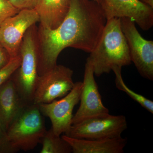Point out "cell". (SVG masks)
I'll list each match as a JSON object with an SVG mask.
<instances>
[{"label": "cell", "mask_w": 153, "mask_h": 153, "mask_svg": "<svg viewBox=\"0 0 153 153\" xmlns=\"http://www.w3.org/2000/svg\"><path fill=\"white\" fill-rule=\"evenodd\" d=\"M127 128V122L124 116L107 113L89 117L72 125L64 134L82 139H107L121 137Z\"/></svg>", "instance_id": "5b68a950"}, {"label": "cell", "mask_w": 153, "mask_h": 153, "mask_svg": "<svg viewBox=\"0 0 153 153\" xmlns=\"http://www.w3.org/2000/svg\"><path fill=\"white\" fill-rule=\"evenodd\" d=\"M73 74V71L70 68L57 65L39 76L33 103H49L65 96L74 87Z\"/></svg>", "instance_id": "52a82bcc"}, {"label": "cell", "mask_w": 153, "mask_h": 153, "mask_svg": "<svg viewBox=\"0 0 153 153\" xmlns=\"http://www.w3.org/2000/svg\"><path fill=\"white\" fill-rule=\"evenodd\" d=\"M41 143L40 153H72L70 145L62 137L55 134L52 128L46 131Z\"/></svg>", "instance_id": "9a60e30c"}, {"label": "cell", "mask_w": 153, "mask_h": 153, "mask_svg": "<svg viewBox=\"0 0 153 153\" xmlns=\"http://www.w3.org/2000/svg\"><path fill=\"white\" fill-rule=\"evenodd\" d=\"M107 19L100 5L93 0H71L67 16L56 29H37L38 74L57 65L63 49L72 47L90 53L98 43Z\"/></svg>", "instance_id": "6da1fadb"}, {"label": "cell", "mask_w": 153, "mask_h": 153, "mask_svg": "<svg viewBox=\"0 0 153 153\" xmlns=\"http://www.w3.org/2000/svg\"><path fill=\"white\" fill-rule=\"evenodd\" d=\"M88 57L97 76L108 74L115 67L122 68L131 63L129 50L121 27L120 19H107L98 43Z\"/></svg>", "instance_id": "7a4b0ae2"}, {"label": "cell", "mask_w": 153, "mask_h": 153, "mask_svg": "<svg viewBox=\"0 0 153 153\" xmlns=\"http://www.w3.org/2000/svg\"><path fill=\"white\" fill-rule=\"evenodd\" d=\"M99 5L107 20L126 17L143 30L153 27V8L140 0H100Z\"/></svg>", "instance_id": "30bf717a"}, {"label": "cell", "mask_w": 153, "mask_h": 153, "mask_svg": "<svg viewBox=\"0 0 153 153\" xmlns=\"http://www.w3.org/2000/svg\"><path fill=\"white\" fill-rule=\"evenodd\" d=\"M21 60L20 55L12 57L9 63L0 69V86L10 78L20 66Z\"/></svg>", "instance_id": "e0dca14e"}, {"label": "cell", "mask_w": 153, "mask_h": 153, "mask_svg": "<svg viewBox=\"0 0 153 153\" xmlns=\"http://www.w3.org/2000/svg\"><path fill=\"white\" fill-rule=\"evenodd\" d=\"M39 22L34 9H23L6 19L0 26V44L11 58L19 55V49L27 30Z\"/></svg>", "instance_id": "9c48e42d"}, {"label": "cell", "mask_w": 153, "mask_h": 153, "mask_svg": "<svg viewBox=\"0 0 153 153\" xmlns=\"http://www.w3.org/2000/svg\"><path fill=\"white\" fill-rule=\"evenodd\" d=\"M121 69L120 67H115L112 70L115 75V82L117 88L126 94L131 98L140 105L141 106L153 114V102L141 94L136 93L127 86L123 79Z\"/></svg>", "instance_id": "2e32d148"}, {"label": "cell", "mask_w": 153, "mask_h": 153, "mask_svg": "<svg viewBox=\"0 0 153 153\" xmlns=\"http://www.w3.org/2000/svg\"><path fill=\"white\" fill-rule=\"evenodd\" d=\"M93 1L99 4L100 3V0H93Z\"/></svg>", "instance_id": "603a6c76"}, {"label": "cell", "mask_w": 153, "mask_h": 153, "mask_svg": "<svg viewBox=\"0 0 153 153\" xmlns=\"http://www.w3.org/2000/svg\"><path fill=\"white\" fill-rule=\"evenodd\" d=\"M0 153H11L6 137V131L0 123Z\"/></svg>", "instance_id": "ffe728a7"}, {"label": "cell", "mask_w": 153, "mask_h": 153, "mask_svg": "<svg viewBox=\"0 0 153 153\" xmlns=\"http://www.w3.org/2000/svg\"><path fill=\"white\" fill-rule=\"evenodd\" d=\"M82 86V82H75L73 88L61 99L38 105L42 114L49 118L51 128L57 135L66 133L72 126L73 110L80 100Z\"/></svg>", "instance_id": "ba28073f"}, {"label": "cell", "mask_w": 153, "mask_h": 153, "mask_svg": "<svg viewBox=\"0 0 153 153\" xmlns=\"http://www.w3.org/2000/svg\"><path fill=\"white\" fill-rule=\"evenodd\" d=\"M61 137L74 153H122L127 143V139L122 137L102 140L76 138L65 134Z\"/></svg>", "instance_id": "4fadbf2b"}, {"label": "cell", "mask_w": 153, "mask_h": 153, "mask_svg": "<svg viewBox=\"0 0 153 153\" xmlns=\"http://www.w3.org/2000/svg\"><path fill=\"white\" fill-rule=\"evenodd\" d=\"M11 59L9 52L0 44V69L5 66Z\"/></svg>", "instance_id": "44dd1931"}, {"label": "cell", "mask_w": 153, "mask_h": 153, "mask_svg": "<svg viewBox=\"0 0 153 153\" xmlns=\"http://www.w3.org/2000/svg\"><path fill=\"white\" fill-rule=\"evenodd\" d=\"M71 0H38L34 10L39 18V26L56 29L68 14Z\"/></svg>", "instance_id": "5bb4252c"}, {"label": "cell", "mask_w": 153, "mask_h": 153, "mask_svg": "<svg viewBox=\"0 0 153 153\" xmlns=\"http://www.w3.org/2000/svg\"><path fill=\"white\" fill-rule=\"evenodd\" d=\"M11 4L20 10L34 9L38 0H9Z\"/></svg>", "instance_id": "d6986e66"}, {"label": "cell", "mask_w": 153, "mask_h": 153, "mask_svg": "<svg viewBox=\"0 0 153 153\" xmlns=\"http://www.w3.org/2000/svg\"><path fill=\"white\" fill-rule=\"evenodd\" d=\"M46 131L38 105L32 103L26 105L6 131L11 152L35 149L41 143Z\"/></svg>", "instance_id": "3957f363"}, {"label": "cell", "mask_w": 153, "mask_h": 153, "mask_svg": "<svg viewBox=\"0 0 153 153\" xmlns=\"http://www.w3.org/2000/svg\"><path fill=\"white\" fill-rule=\"evenodd\" d=\"M37 29L33 25L26 32L19 49L21 63L10 78L23 100L27 105L33 103L38 82Z\"/></svg>", "instance_id": "277c9868"}, {"label": "cell", "mask_w": 153, "mask_h": 153, "mask_svg": "<svg viewBox=\"0 0 153 153\" xmlns=\"http://www.w3.org/2000/svg\"><path fill=\"white\" fill-rule=\"evenodd\" d=\"M94 75L92 66L86 60L79 100L80 105L73 116L72 125L89 117L109 113V110L104 106L102 101L101 95Z\"/></svg>", "instance_id": "8fae6325"}, {"label": "cell", "mask_w": 153, "mask_h": 153, "mask_svg": "<svg viewBox=\"0 0 153 153\" xmlns=\"http://www.w3.org/2000/svg\"><path fill=\"white\" fill-rule=\"evenodd\" d=\"M20 10L9 0H0V26L6 19L15 16Z\"/></svg>", "instance_id": "ac0fdd59"}, {"label": "cell", "mask_w": 153, "mask_h": 153, "mask_svg": "<svg viewBox=\"0 0 153 153\" xmlns=\"http://www.w3.org/2000/svg\"><path fill=\"white\" fill-rule=\"evenodd\" d=\"M140 1L153 8V0H140Z\"/></svg>", "instance_id": "7402d4cb"}, {"label": "cell", "mask_w": 153, "mask_h": 153, "mask_svg": "<svg viewBox=\"0 0 153 153\" xmlns=\"http://www.w3.org/2000/svg\"><path fill=\"white\" fill-rule=\"evenodd\" d=\"M120 19L122 30L129 50L131 62L144 78L153 79V41L143 38L135 22L128 18Z\"/></svg>", "instance_id": "8992f818"}, {"label": "cell", "mask_w": 153, "mask_h": 153, "mask_svg": "<svg viewBox=\"0 0 153 153\" xmlns=\"http://www.w3.org/2000/svg\"><path fill=\"white\" fill-rule=\"evenodd\" d=\"M27 105L10 78L0 86V123L6 131Z\"/></svg>", "instance_id": "7c38bea8"}]
</instances>
